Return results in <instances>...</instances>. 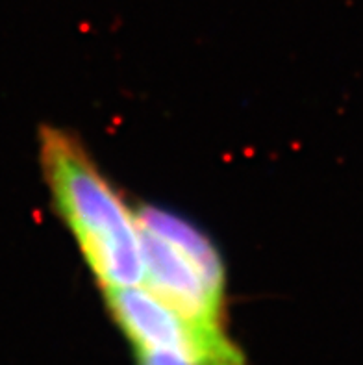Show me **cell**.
I'll use <instances>...</instances> for the list:
<instances>
[{
	"mask_svg": "<svg viewBox=\"0 0 363 365\" xmlns=\"http://www.w3.org/2000/svg\"><path fill=\"white\" fill-rule=\"evenodd\" d=\"M136 215L143 228H147L152 234H156L158 237L175 247L176 250H180L189 262H193L195 267L204 274L208 282L225 292V264H223L219 250L203 230H198L188 219L180 217L178 213L158 208V206H141Z\"/></svg>",
	"mask_w": 363,
	"mask_h": 365,
	"instance_id": "2",
	"label": "cell"
},
{
	"mask_svg": "<svg viewBox=\"0 0 363 365\" xmlns=\"http://www.w3.org/2000/svg\"><path fill=\"white\" fill-rule=\"evenodd\" d=\"M39 163L54 206L102 289L143 282L138 215L78 138L56 126L39 134Z\"/></svg>",
	"mask_w": 363,
	"mask_h": 365,
	"instance_id": "1",
	"label": "cell"
}]
</instances>
